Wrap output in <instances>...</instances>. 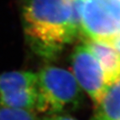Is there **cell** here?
<instances>
[{"label": "cell", "instance_id": "obj_2", "mask_svg": "<svg viewBox=\"0 0 120 120\" xmlns=\"http://www.w3.org/2000/svg\"><path fill=\"white\" fill-rule=\"evenodd\" d=\"M38 102L36 110L48 115L73 109L80 103L79 85L70 72L48 66L37 73Z\"/></svg>", "mask_w": 120, "mask_h": 120}, {"label": "cell", "instance_id": "obj_6", "mask_svg": "<svg viewBox=\"0 0 120 120\" xmlns=\"http://www.w3.org/2000/svg\"><path fill=\"white\" fill-rule=\"evenodd\" d=\"M37 73L29 71H13L0 74V98L35 88Z\"/></svg>", "mask_w": 120, "mask_h": 120}, {"label": "cell", "instance_id": "obj_1", "mask_svg": "<svg viewBox=\"0 0 120 120\" xmlns=\"http://www.w3.org/2000/svg\"><path fill=\"white\" fill-rule=\"evenodd\" d=\"M22 22L31 47L45 58H52L79 34L72 0H23Z\"/></svg>", "mask_w": 120, "mask_h": 120}, {"label": "cell", "instance_id": "obj_3", "mask_svg": "<svg viewBox=\"0 0 120 120\" xmlns=\"http://www.w3.org/2000/svg\"><path fill=\"white\" fill-rule=\"evenodd\" d=\"M80 34L106 43L120 34V0H84Z\"/></svg>", "mask_w": 120, "mask_h": 120}, {"label": "cell", "instance_id": "obj_4", "mask_svg": "<svg viewBox=\"0 0 120 120\" xmlns=\"http://www.w3.org/2000/svg\"><path fill=\"white\" fill-rule=\"evenodd\" d=\"M71 64L79 86L96 104L102 101L109 85L99 63L85 43L78 45L71 56Z\"/></svg>", "mask_w": 120, "mask_h": 120}, {"label": "cell", "instance_id": "obj_8", "mask_svg": "<svg viewBox=\"0 0 120 120\" xmlns=\"http://www.w3.org/2000/svg\"><path fill=\"white\" fill-rule=\"evenodd\" d=\"M0 120H38L33 112L0 108Z\"/></svg>", "mask_w": 120, "mask_h": 120}, {"label": "cell", "instance_id": "obj_9", "mask_svg": "<svg viewBox=\"0 0 120 120\" xmlns=\"http://www.w3.org/2000/svg\"><path fill=\"white\" fill-rule=\"evenodd\" d=\"M38 120H77L74 118L68 116V115H60V114H52V115H47L43 117V118Z\"/></svg>", "mask_w": 120, "mask_h": 120}, {"label": "cell", "instance_id": "obj_7", "mask_svg": "<svg viewBox=\"0 0 120 120\" xmlns=\"http://www.w3.org/2000/svg\"><path fill=\"white\" fill-rule=\"evenodd\" d=\"M93 120H120V79L109 87L98 104Z\"/></svg>", "mask_w": 120, "mask_h": 120}, {"label": "cell", "instance_id": "obj_10", "mask_svg": "<svg viewBox=\"0 0 120 120\" xmlns=\"http://www.w3.org/2000/svg\"><path fill=\"white\" fill-rule=\"evenodd\" d=\"M108 44L111 45L120 54V34H118L114 38H112L109 43H108Z\"/></svg>", "mask_w": 120, "mask_h": 120}, {"label": "cell", "instance_id": "obj_5", "mask_svg": "<svg viewBox=\"0 0 120 120\" xmlns=\"http://www.w3.org/2000/svg\"><path fill=\"white\" fill-rule=\"evenodd\" d=\"M85 44L99 63L109 87L120 79V54L111 45L94 40H86Z\"/></svg>", "mask_w": 120, "mask_h": 120}]
</instances>
